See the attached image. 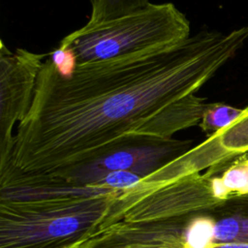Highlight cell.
I'll list each match as a JSON object with an SVG mask.
<instances>
[{
    "mask_svg": "<svg viewBox=\"0 0 248 248\" xmlns=\"http://www.w3.org/2000/svg\"><path fill=\"white\" fill-rule=\"evenodd\" d=\"M241 112L242 109L225 103L207 104L199 125L207 137H209L229 126L241 114Z\"/></svg>",
    "mask_w": 248,
    "mask_h": 248,
    "instance_id": "7c38bea8",
    "label": "cell"
},
{
    "mask_svg": "<svg viewBox=\"0 0 248 248\" xmlns=\"http://www.w3.org/2000/svg\"><path fill=\"white\" fill-rule=\"evenodd\" d=\"M46 54L17 48L12 52L0 46V165L12 161L14 128L27 115L33 101L37 78Z\"/></svg>",
    "mask_w": 248,
    "mask_h": 248,
    "instance_id": "52a82bcc",
    "label": "cell"
},
{
    "mask_svg": "<svg viewBox=\"0 0 248 248\" xmlns=\"http://www.w3.org/2000/svg\"><path fill=\"white\" fill-rule=\"evenodd\" d=\"M207 211L166 220L120 221L99 231L81 248H211Z\"/></svg>",
    "mask_w": 248,
    "mask_h": 248,
    "instance_id": "8992f818",
    "label": "cell"
},
{
    "mask_svg": "<svg viewBox=\"0 0 248 248\" xmlns=\"http://www.w3.org/2000/svg\"><path fill=\"white\" fill-rule=\"evenodd\" d=\"M216 197L225 202L232 198H248V152L206 170Z\"/></svg>",
    "mask_w": 248,
    "mask_h": 248,
    "instance_id": "30bf717a",
    "label": "cell"
},
{
    "mask_svg": "<svg viewBox=\"0 0 248 248\" xmlns=\"http://www.w3.org/2000/svg\"><path fill=\"white\" fill-rule=\"evenodd\" d=\"M191 148V140L128 134L84 161L46 174L82 185H96L105 174L119 170L131 171L145 178Z\"/></svg>",
    "mask_w": 248,
    "mask_h": 248,
    "instance_id": "277c9868",
    "label": "cell"
},
{
    "mask_svg": "<svg viewBox=\"0 0 248 248\" xmlns=\"http://www.w3.org/2000/svg\"><path fill=\"white\" fill-rule=\"evenodd\" d=\"M148 0H91V14L87 23L110 20L147 6Z\"/></svg>",
    "mask_w": 248,
    "mask_h": 248,
    "instance_id": "8fae6325",
    "label": "cell"
},
{
    "mask_svg": "<svg viewBox=\"0 0 248 248\" xmlns=\"http://www.w3.org/2000/svg\"><path fill=\"white\" fill-rule=\"evenodd\" d=\"M222 202L210 176L206 172L193 173L142 193L125 191L115 199L101 230L120 221L166 220L208 211Z\"/></svg>",
    "mask_w": 248,
    "mask_h": 248,
    "instance_id": "5b68a950",
    "label": "cell"
},
{
    "mask_svg": "<svg viewBox=\"0 0 248 248\" xmlns=\"http://www.w3.org/2000/svg\"><path fill=\"white\" fill-rule=\"evenodd\" d=\"M205 99L192 94L172 103L144 122L136 133L158 138H172L184 129L199 125L206 107Z\"/></svg>",
    "mask_w": 248,
    "mask_h": 248,
    "instance_id": "ba28073f",
    "label": "cell"
},
{
    "mask_svg": "<svg viewBox=\"0 0 248 248\" xmlns=\"http://www.w3.org/2000/svg\"><path fill=\"white\" fill-rule=\"evenodd\" d=\"M189 37L190 22L172 3H149L110 20L86 23L62 39L58 49L75 66L161 50Z\"/></svg>",
    "mask_w": 248,
    "mask_h": 248,
    "instance_id": "3957f363",
    "label": "cell"
},
{
    "mask_svg": "<svg viewBox=\"0 0 248 248\" xmlns=\"http://www.w3.org/2000/svg\"><path fill=\"white\" fill-rule=\"evenodd\" d=\"M212 245L248 243V198H232L208 210Z\"/></svg>",
    "mask_w": 248,
    "mask_h": 248,
    "instance_id": "9c48e42d",
    "label": "cell"
},
{
    "mask_svg": "<svg viewBox=\"0 0 248 248\" xmlns=\"http://www.w3.org/2000/svg\"><path fill=\"white\" fill-rule=\"evenodd\" d=\"M119 196L0 201V248H81Z\"/></svg>",
    "mask_w": 248,
    "mask_h": 248,
    "instance_id": "7a4b0ae2",
    "label": "cell"
},
{
    "mask_svg": "<svg viewBox=\"0 0 248 248\" xmlns=\"http://www.w3.org/2000/svg\"><path fill=\"white\" fill-rule=\"evenodd\" d=\"M247 39L248 26L229 33L202 30L161 50L75 65L69 73L46 58L15 135L12 164L46 174L88 159L196 94Z\"/></svg>",
    "mask_w": 248,
    "mask_h": 248,
    "instance_id": "6da1fadb",
    "label": "cell"
}]
</instances>
